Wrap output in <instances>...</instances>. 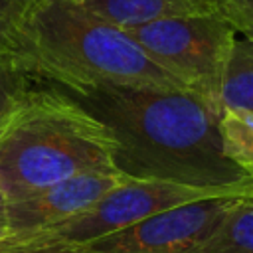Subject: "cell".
Listing matches in <instances>:
<instances>
[{
    "label": "cell",
    "mask_w": 253,
    "mask_h": 253,
    "mask_svg": "<svg viewBox=\"0 0 253 253\" xmlns=\"http://www.w3.org/2000/svg\"><path fill=\"white\" fill-rule=\"evenodd\" d=\"M113 134L115 168L136 180L202 190L253 192V182L223 154L221 111L186 89L123 85L61 87Z\"/></svg>",
    "instance_id": "6da1fadb"
},
{
    "label": "cell",
    "mask_w": 253,
    "mask_h": 253,
    "mask_svg": "<svg viewBox=\"0 0 253 253\" xmlns=\"http://www.w3.org/2000/svg\"><path fill=\"white\" fill-rule=\"evenodd\" d=\"M24 65L38 81L61 87L123 85L190 91L126 30L95 16L77 0H32L24 26Z\"/></svg>",
    "instance_id": "7a4b0ae2"
},
{
    "label": "cell",
    "mask_w": 253,
    "mask_h": 253,
    "mask_svg": "<svg viewBox=\"0 0 253 253\" xmlns=\"http://www.w3.org/2000/svg\"><path fill=\"white\" fill-rule=\"evenodd\" d=\"M113 156L109 128L45 83L34 87L0 125V190L16 202L79 174L119 172Z\"/></svg>",
    "instance_id": "3957f363"
},
{
    "label": "cell",
    "mask_w": 253,
    "mask_h": 253,
    "mask_svg": "<svg viewBox=\"0 0 253 253\" xmlns=\"http://www.w3.org/2000/svg\"><path fill=\"white\" fill-rule=\"evenodd\" d=\"M126 32L160 67L221 111L219 91L237 30L219 12L164 18Z\"/></svg>",
    "instance_id": "277c9868"
},
{
    "label": "cell",
    "mask_w": 253,
    "mask_h": 253,
    "mask_svg": "<svg viewBox=\"0 0 253 253\" xmlns=\"http://www.w3.org/2000/svg\"><path fill=\"white\" fill-rule=\"evenodd\" d=\"M225 194H249V192H217L202 190L162 180H136L130 178L113 188L99 202H95L83 213L69 217L57 225L26 237H8L28 243H55V245H83L93 239L111 235L125 227H130L146 217H152L170 208Z\"/></svg>",
    "instance_id": "5b68a950"
},
{
    "label": "cell",
    "mask_w": 253,
    "mask_h": 253,
    "mask_svg": "<svg viewBox=\"0 0 253 253\" xmlns=\"http://www.w3.org/2000/svg\"><path fill=\"white\" fill-rule=\"evenodd\" d=\"M239 196L243 194L188 202L111 235L63 247L67 253H192L219 227Z\"/></svg>",
    "instance_id": "8992f818"
},
{
    "label": "cell",
    "mask_w": 253,
    "mask_h": 253,
    "mask_svg": "<svg viewBox=\"0 0 253 253\" xmlns=\"http://www.w3.org/2000/svg\"><path fill=\"white\" fill-rule=\"evenodd\" d=\"M130 180L123 172H91L8 202V237H26L89 210L113 188Z\"/></svg>",
    "instance_id": "52a82bcc"
},
{
    "label": "cell",
    "mask_w": 253,
    "mask_h": 253,
    "mask_svg": "<svg viewBox=\"0 0 253 253\" xmlns=\"http://www.w3.org/2000/svg\"><path fill=\"white\" fill-rule=\"evenodd\" d=\"M105 22L130 30L164 18L219 12V0H77Z\"/></svg>",
    "instance_id": "ba28073f"
},
{
    "label": "cell",
    "mask_w": 253,
    "mask_h": 253,
    "mask_svg": "<svg viewBox=\"0 0 253 253\" xmlns=\"http://www.w3.org/2000/svg\"><path fill=\"white\" fill-rule=\"evenodd\" d=\"M192 253H253V192L239 196L219 227Z\"/></svg>",
    "instance_id": "9c48e42d"
},
{
    "label": "cell",
    "mask_w": 253,
    "mask_h": 253,
    "mask_svg": "<svg viewBox=\"0 0 253 253\" xmlns=\"http://www.w3.org/2000/svg\"><path fill=\"white\" fill-rule=\"evenodd\" d=\"M219 103L221 109L253 113V42L245 36L243 40H235L229 53Z\"/></svg>",
    "instance_id": "30bf717a"
},
{
    "label": "cell",
    "mask_w": 253,
    "mask_h": 253,
    "mask_svg": "<svg viewBox=\"0 0 253 253\" xmlns=\"http://www.w3.org/2000/svg\"><path fill=\"white\" fill-rule=\"evenodd\" d=\"M219 136L223 154L253 182V113L221 109Z\"/></svg>",
    "instance_id": "8fae6325"
},
{
    "label": "cell",
    "mask_w": 253,
    "mask_h": 253,
    "mask_svg": "<svg viewBox=\"0 0 253 253\" xmlns=\"http://www.w3.org/2000/svg\"><path fill=\"white\" fill-rule=\"evenodd\" d=\"M30 6L32 0H0V61L24 69V26Z\"/></svg>",
    "instance_id": "7c38bea8"
},
{
    "label": "cell",
    "mask_w": 253,
    "mask_h": 253,
    "mask_svg": "<svg viewBox=\"0 0 253 253\" xmlns=\"http://www.w3.org/2000/svg\"><path fill=\"white\" fill-rule=\"evenodd\" d=\"M36 77L18 63L0 61V125L36 87Z\"/></svg>",
    "instance_id": "4fadbf2b"
},
{
    "label": "cell",
    "mask_w": 253,
    "mask_h": 253,
    "mask_svg": "<svg viewBox=\"0 0 253 253\" xmlns=\"http://www.w3.org/2000/svg\"><path fill=\"white\" fill-rule=\"evenodd\" d=\"M219 14L241 34L253 30V0H219Z\"/></svg>",
    "instance_id": "5bb4252c"
},
{
    "label": "cell",
    "mask_w": 253,
    "mask_h": 253,
    "mask_svg": "<svg viewBox=\"0 0 253 253\" xmlns=\"http://www.w3.org/2000/svg\"><path fill=\"white\" fill-rule=\"evenodd\" d=\"M0 253H67L63 245L55 243H28L14 239H0Z\"/></svg>",
    "instance_id": "9a60e30c"
},
{
    "label": "cell",
    "mask_w": 253,
    "mask_h": 253,
    "mask_svg": "<svg viewBox=\"0 0 253 253\" xmlns=\"http://www.w3.org/2000/svg\"><path fill=\"white\" fill-rule=\"evenodd\" d=\"M8 237V200L0 190V239Z\"/></svg>",
    "instance_id": "2e32d148"
},
{
    "label": "cell",
    "mask_w": 253,
    "mask_h": 253,
    "mask_svg": "<svg viewBox=\"0 0 253 253\" xmlns=\"http://www.w3.org/2000/svg\"><path fill=\"white\" fill-rule=\"evenodd\" d=\"M243 36H245V38H249V40L253 42V30H251V32H247V34H243Z\"/></svg>",
    "instance_id": "e0dca14e"
}]
</instances>
